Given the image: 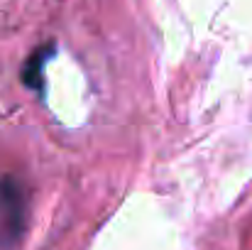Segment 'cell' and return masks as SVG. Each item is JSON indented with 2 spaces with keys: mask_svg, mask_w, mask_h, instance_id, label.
<instances>
[{
  "mask_svg": "<svg viewBox=\"0 0 252 250\" xmlns=\"http://www.w3.org/2000/svg\"><path fill=\"white\" fill-rule=\"evenodd\" d=\"M30 216V191L15 174L0 177V248L20 243Z\"/></svg>",
  "mask_w": 252,
  "mask_h": 250,
  "instance_id": "1",
  "label": "cell"
},
{
  "mask_svg": "<svg viewBox=\"0 0 252 250\" xmlns=\"http://www.w3.org/2000/svg\"><path fill=\"white\" fill-rule=\"evenodd\" d=\"M54 52H57V44H54V42H47V44L37 47V49L27 57V62H25V67H22V83H25V86H30V88L37 91V93L44 91V67H47V62L54 57Z\"/></svg>",
  "mask_w": 252,
  "mask_h": 250,
  "instance_id": "2",
  "label": "cell"
}]
</instances>
